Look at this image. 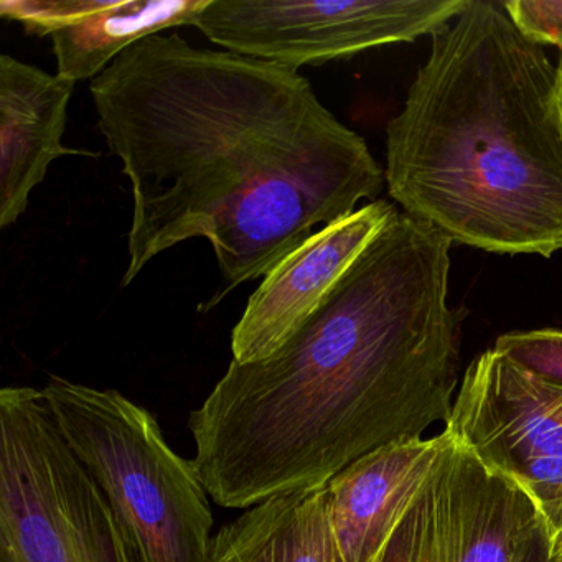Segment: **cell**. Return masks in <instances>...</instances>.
Listing matches in <instances>:
<instances>
[{
    "instance_id": "obj_14",
    "label": "cell",
    "mask_w": 562,
    "mask_h": 562,
    "mask_svg": "<svg viewBox=\"0 0 562 562\" xmlns=\"http://www.w3.org/2000/svg\"><path fill=\"white\" fill-rule=\"evenodd\" d=\"M493 350L541 380L562 387V331H512L496 338Z\"/></svg>"
},
{
    "instance_id": "obj_18",
    "label": "cell",
    "mask_w": 562,
    "mask_h": 562,
    "mask_svg": "<svg viewBox=\"0 0 562 562\" xmlns=\"http://www.w3.org/2000/svg\"><path fill=\"white\" fill-rule=\"evenodd\" d=\"M558 78H559V101H561V114H562V50L559 55L558 60Z\"/></svg>"
},
{
    "instance_id": "obj_17",
    "label": "cell",
    "mask_w": 562,
    "mask_h": 562,
    "mask_svg": "<svg viewBox=\"0 0 562 562\" xmlns=\"http://www.w3.org/2000/svg\"><path fill=\"white\" fill-rule=\"evenodd\" d=\"M518 562H559L552 555L551 541L541 518L529 531Z\"/></svg>"
},
{
    "instance_id": "obj_6",
    "label": "cell",
    "mask_w": 562,
    "mask_h": 562,
    "mask_svg": "<svg viewBox=\"0 0 562 562\" xmlns=\"http://www.w3.org/2000/svg\"><path fill=\"white\" fill-rule=\"evenodd\" d=\"M470 0H210L192 27L243 57L321 65L411 44L456 21Z\"/></svg>"
},
{
    "instance_id": "obj_16",
    "label": "cell",
    "mask_w": 562,
    "mask_h": 562,
    "mask_svg": "<svg viewBox=\"0 0 562 562\" xmlns=\"http://www.w3.org/2000/svg\"><path fill=\"white\" fill-rule=\"evenodd\" d=\"M502 4L526 38L562 50V0H506Z\"/></svg>"
},
{
    "instance_id": "obj_8",
    "label": "cell",
    "mask_w": 562,
    "mask_h": 562,
    "mask_svg": "<svg viewBox=\"0 0 562 562\" xmlns=\"http://www.w3.org/2000/svg\"><path fill=\"white\" fill-rule=\"evenodd\" d=\"M446 434L436 465L371 562L519 561L538 508Z\"/></svg>"
},
{
    "instance_id": "obj_4",
    "label": "cell",
    "mask_w": 562,
    "mask_h": 562,
    "mask_svg": "<svg viewBox=\"0 0 562 562\" xmlns=\"http://www.w3.org/2000/svg\"><path fill=\"white\" fill-rule=\"evenodd\" d=\"M45 403L103 492L137 562H210L213 513L193 460L156 417L116 390L48 378Z\"/></svg>"
},
{
    "instance_id": "obj_2",
    "label": "cell",
    "mask_w": 562,
    "mask_h": 562,
    "mask_svg": "<svg viewBox=\"0 0 562 562\" xmlns=\"http://www.w3.org/2000/svg\"><path fill=\"white\" fill-rule=\"evenodd\" d=\"M453 243L397 212L297 331L252 363L232 361L189 429L220 506L321 488L380 447L449 423L460 322Z\"/></svg>"
},
{
    "instance_id": "obj_13",
    "label": "cell",
    "mask_w": 562,
    "mask_h": 562,
    "mask_svg": "<svg viewBox=\"0 0 562 562\" xmlns=\"http://www.w3.org/2000/svg\"><path fill=\"white\" fill-rule=\"evenodd\" d=\"M210 0H108L101 11L52 35L58 74L68 80L100 77L144 38L193 25Z\"/></svg>"
},
{
    "instance_id": "obj_15",
    "label": "cell",
    "mask_w": 562,
    "mask_h": 562,
    "mask_svg": "<svg viewBox=\"0 0 562 562\" xmlns=\"http://www.w3.org/2000/svg\"><path fill=\"white\" fill-rule=\"evenodd\" d=\"M106 4L108 0H2L0 15L21 22L29 35L52 37Z\"/></svg>"
},
{
    "instance_id": "obj_7",
    "label": "cell",
    "mask_w": 562,
    "mask_h": 562,
    "mask_svg": "<svg viewBox=\"0 0 562 562\" xmlns=\"http://www.w3.org/2000/svg\"><path fill=\"white\" fill-rule=\"evenodd\" d=\"M446 432L529 496L562 562V387L483 351L463 373Z\"/></svg>"
},
{
    "instance_id": "obj_12",
    "label": "cell",
    "mask_w": 562,
    "mask_h": 562,
    "mask_svg": "<svg viewBox=\"0 0 562 562\" xmlns=\"http://www.w3.org/2000/svg\"><path fill=\"white\" fill-rule=\"evenodd\" d=\"M327 486L271 496L213 538L210 562H340Z\"/></svg>"
},
{
    "instance_id": "obj_1",
    "label": "cell",
    "mask_w": 562,
    "mask_h": 562,
    "mask_svg": "<svg viewBox=\"0 0 562 562\" xmlns=\"http://www.w3.org/2000/svg\"><path fill=\"white\" fill-rule=\"evenodd\" d=\"M90 91L133 192L123 285L173 246L209 239L223 285L200 312L266 278L386 183L363 137L284 65L154 35Z\"/></svg>"
},
{
    "instance_id": "obj_11",
    "label": "cell",
    "mask_w": 562,
    "mask_h": 562,
    "mask_svg": "<svg viewBox=\"0 0 562 562\" xmlns=\"http://www.w3.org/2000/svg\"><path fill=\"white\" fill-rule=\"evenodd\" d=\"M447 434L380 447L327 483L341 562H371L436 465Z\"/></svg>"
},
{
    "instance_id": "obj_10",
    "label": "cell",
    "mask_w": 562,
    "mask_h": 562,
    "mask_svg": "<svg viewBox=\"0 0 562 562\" xmlns=\"http://www.w3.org/2000/svg\"><path fill=\"white\" fill-rule=\"evenodd\" d=\"M75 81L0 55V228L24 215L32 190L64 156H94L64 146Z\"/></svg>"
},
{
    "instance_id": "obj_5",
    "label": "cell",
    "mask_w": 562,
    "mask_h": 562,
    "mask_svg": "<svg viewBox=\"0 0 562 562\" xmlns=\"http://www.w3.org/2000/svg\"><path fill=\"white\" fill-rule=\"evenodd\" d=\"M0 562H137L35 387L0 391Z\"/></svg>"
},
{
    "instance_id": "obj_19",
    "label": "cell",
    "mask_w": 562,
    "mask_h": 562,
    "mask_svg": "<svg viewBox=\"0 0 562 562\" xmlns=\"http://www.w3.org/2000/svg\"><path fill=\"white\" fill-rule=\"evenodd\" d=\"M341 562V561H340Z\"/></svg>"
},
{
    "instance_id": "obj_9",
    "label": "cell",
    "mask_w": 562,
    "mask_h": 562,
    "mask_svg": "<svg viewBox=\"0 0 562 562\" xmlns=\"http://www.w3.org/2000/svg\"><path fill=\"white\" fill-rule=\"evenodd\" d=\"M396 213L391 203L374 200L325 226L274 266L233 328V361L252 363L281 348Z\"/></svg>"
},
{
    "instance_id": "obj_3",
    "label": "cell",
    "mask_w": 562,
    "mask_h": 562,
    "mask_svg": "<svg viewBox=\"0 0 562 562\" xmlns=\"http://www.w3.org/2000/svg\"><path fill=\"white\" fill-rule=\"evenodd\" d=\"M430 38L387 124L391 199L457 245L551 258L562 251L558 65L486 0Z\"/></svg>"
}]
</instances>
